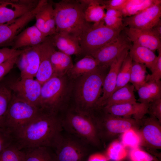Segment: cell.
I'll list each match as a JSON object with an SVG mask.
<instances>
[{"label": "cell", "instance_id": "obj_33", "mask_svg": "<svg viewBox=\"0 0 161 161\" xmlns=\"http://www.w3.org/2000/svg\"><path fill=\"white\" fill-rule=\"evenodd\" d=\"M146 68L144 64L132 61L129 82L137 90L146 82Z\"/></svg>", "mask_w": 161, "mask_h": 161}, {"label": "cell", "instance_id": "obj_24", "mask_svg": "<svg viewBox=\"0 0 161 161\" xmlns=\"http://www.w3.org/2000/svg\"><path fill=\"white\" fill-rule=\"evenodd\" d=\"M128 54L132 61L144 64L150 70L157 57L151 50L134 43L129 48Z\"/></svg>", "mask_w": 161, "mask_h": 161}, {"label": "cell", "instance_id": "obj_12", "mask_svg": "<svg viewBox=\"0 0 161 161\" xmlns=\"http://www.w3.org/2000/svg\"><path fill=\"white\" fill-rule=\"evenodd\" d=\"M6 84L15 96L39 108L42 85L38 81L34 79L20 78Z\"/></svg>", "mask_w": 161, "mask_h": 161}, {"label": "cell", "instance_id": "obj_14", "mask_svg": "<svg viewBox=\"0 0 161 161\" xmlns=\"http://www.w3.org/2000/svg\"><path fill=\"white\" fill-rule=\"evenodd\" d=\"M38 1L7 0L0 1V25L9 23L30 11Z\"/></svg>", "mask_w": 161, "mask_h": 161}, {"label": "cell", "instance_id": "obj_26", "mask_svg": "<svg viewBox=\"0 0 161 161\" xmlns=\"http://www.w3.org/2000/svg\"><path fill=\"white\" fill-rule=\"evenodd\" d=\"M84 6L85 19L88 22L98 24L103 21L105 15V6L102 4L100 0H81Z\"/></svg>", "mask_w": 161, "mask_h": 161}, {"label": "cell", "instance_id": "obj_28", "mask_svg": "<svg viewBox=\"0 0 161 161\" xmlns=\"http://www.w3.org/2000/svg\"><path fill=\"white\" fill-rule=\"evenodd\" d=\"M53 76H62L67 74L73 64L71 56L55 49L50 56Z\"/></svg>", "mask_w": 161, "mask_h": 161}, {"label": "cell", "instance_id": "obj_25", "mask_svg": "<svg viewBox=\"0 0 161 161\" xmlns=\"http://www.w3.org/2000/svg\"><path fill=\"white\" fill-rule=\"evenodd\" d=\"M100 66L96 60L90 55H86L73 64L67 75L74 80L83 75L92 72Z\"/></svg>", "mask_w": 161, "mask_h": 161}, {"label": "cell", "instance_id": "obj_17", "mask_svg": "<svg viewBox=\"0 0 161 161\" xmlns=\"http://www.w3.org/2000/svg\"><path fill=\"white\" fill-rule=\"evenodd\" d=\"M129 49L124 50L110 65L104 80L102 95L97 103V108H102L105 102L114 92L118 73L124 60L128 54Z\"/></svg>", "mask_w": 161, "mask_h": 161}, {"label": "cell", "instance_id": "obj_46", "mask_svg": "<svg viewBox=\"0 0 161 161\" xmlns=\"http://www.w3.org/2000/svg\"><path fill=\"white\" fill-rule=\"evenodd\" d=\"M87 161H108L106 156L100 153H95L90 155Z\"/></svg>", "mask_w": 161, "mask_h": 161}, {"label": "cell", "instance_id": "obj_45", "mask_svg": "<svg viewBox=\"0 0 161 161\" xmlns=\"http://www.w3.org/2000/svg\"><path fill=\"white\" fill-rule=\"evenodd\" d=\"M127 0H100L101 3L104 5L106 10L111 9L120 10L123 7Z\"/></svg>", "mask_w": 161, "mask_h": 161}, {"label": "cell", "instance_id": "obj_27", "mask_svg": "<svg viewBox=\"0 0 161 161\" xmlns=\"http://www.w3.org/2000/svg\"><path fill=\"white\" fill-rule=\"evenodd\" d=\"M134 89L132 85L128 83L117 89L106 100L103 107L114 105L136 102Z\"/></svg>", "mask_w": 161, "mask_h": 161}, {"label": "cell", "instance_id": "obj_34", "mask_svg": "<svg viewBox=\"0 0 161 161\" xmlns=\"http://www.w3.org/2000/svg\"><path fill=\"white\" fill-rule=\"evenodd\" d=\"M132 60L129 54L124 60L118 75L114 92L130 81Z\"/></svg>", "mask_w": 161, "mask_h": 161}, {"label": "cell", "instance_id": "obj_39", "mask_svg": "<svg viewBox=\"0 0 161 161\" xmlns=\"http://www.w3.org/2000/svg\"><path fill=\"white\" fill-rule=\"evenodd\" d=\"M158 55L156 62L151 70V73L146 75V82L160 81L161 78V49H159Z\"/></svg>", "mask_w": 161, "mask_h": 161}, {"label": "cell", "instance_id": "obj_15", "mask_svg": "<svg viewBox=\"0 0 161 161\" xmlns=\"http://www.w3.org/2000/svg\"><path fill=\"white\" fill-rule=\"evenodd\" d=\"M161 123L151 116L141 120L137 130L141 139V145L152 149H161Z\"/></svg>", "mask_w": 161, "mask_h": 161}, {"label": "cell", "instance_id": "obj_36", "mask_svg": "<svg viewBox=\"0 0 161 161\" xmlns=\"http://www.w3.org/2000/svg\"><path fill=\"white\" fill-rule=\"evenodd\" d=\"M127 151L121 142L116 140L109 146L106 153V157L113 161H122L126 157Z\"/></svg>", "mask_w": 161, "mask_h": 161}, {"label": "cell", "instance_id": "obj_22", "mask_svg": "<svg viewBox=\"0 0 161 161\" xmlns=\"http://www.w3.org/2000/svg\"><path fill=\"white\" fill-rule=\"evenodd\" d=\"M48 38L44 35L34 24L26 28L15 37L11 48L18 50L24 47L37 46L45 41Z\"/></svg>", "mask_w": 161, "mask_h": 161}, {"label": "cell", "instance_id": "obj_13", "mask_svg": "<svg viewBox=\"0 0 161 161\" xmlns=\"http://www.w3.org/2000/svg\"><path fill=\"white\" fill-rule=\"evenodd\" d=\"M41 0L33 10L9 23L0 25V47L12 45L15 37L29 22L35 18L39 10Z\"/></svg>", "mask_w": 161, "mask_h": 161}, {"label": "cell", "instance_id": "obj_21", "mask_svg": "<svg viewBox=\"0 0 161 161\" xmlns=\"http://www.w3.org/2000/svg\"><path fill=\"white\" fill-rule=\"evenodd\" d=\"M38 47L40 64L35 79L42 85L53 76L50 56L55 47L49 37L46 40L38 45Z\"/></svg>", "mask_w": 161, "mask_h": 161}, {"label": "cell", "instance_id": "obj_8", "mask_svg": "<svg viewBox=\"0 0 161 161\" xmlns=\"http://www.w3.org/2000/svg\"><path fill=\"white\" fill-rule=\"evenodd\" d=\"M39 110L38 107L12 94L7 112L5 127L12 134L32 120Z\"/></svg>", "mask_w": 161, "mask_h": 161}, {"label": "cell", "instance_id": "obj_30", "mask_svg": "<svg viewBox=\"0 0 161 161\" xmlns=\"http://www.w3.org/2000/svg\"><path fill=\"white\" fill-rule=\"evenodd\" d=\"M49 147H38L21 150L24 153V161H56L55 153Z\"/></svg>", "mask_w": 161, "mask_h": 161}, {"label": "cell", "instance_id": "obj_37", "mask_svg": "<svg viewBox=\"0 0 161 161\" xmlns=\"http://www.w3.org/2000/svg\"><path fill=\"white\" fill-rule=\"evenodd\" d=\"M121 142L125 147L132 148L138 147L141 144V139L137 130L129 129L122 134Z\"/></svg>", "mask_w": 161, "mask_h": 161}, {"label": "cell", "instance_id": "obj_29", "mask_svg": "<svg viewBox=\"0 0 161 161\" xmlns=\"http://www.w3.org/2000/svg\"><path fill=\"white\" fill-rule=\"evenodd\" d=\"M141 103L149 104L161 98V82H146L137 90Z\"/></svg>", "mask_w": 161, "mask_h": 161}, {"label": "cell", "instance_id": "obj_31", "mask_svg": "<svg viewBox=\"0 0 161 161\" xmlns=\"http://www.w3.org/2000/svg\"><path fill=\"white\" fill-rule=\"evenodd\" d=\"M159 0H127L119 10L125 17L131 16L142 12Z\"/></svg>", "mask_w": 161, "mask_h": 161}, {"label": "cell", "instance_id": "obj_44", "mask_svg": "<svg viewBox=\"0 0 161 161\" xmlns=\"http://www.w3.org/2000/svg\"><path fill=\"white\" fill-rule=\"evenodd\" d=\"M19 55L12 57L0 64V81L13 68Z\"/></svg>", "mask_w": 161, "mask_h": 161}, {"label": "cell", "instance_id": "obj_3", "mask_svg": "<svg viewBox=\"0 0 161 161\" xmlns=\"http://www.w3.org/2000/svg\"><path fill=\"white\" fill-rule=\"evenodd\" d=\"M56 32L68 34L78 39L92 24L86 20L81 0H62L53 2Z\"/></svg>", "mask_w": 161, "mask_h": 161}, {"label": "cell", "instance_id": "obj_23", "mask_svg": "<svg viewBox=\"0 0 161 161\" xmlns=\"http://www.w3.org/2000/svg\"><path fill=\"white\" fill-rule=\"evenodd\" d=\"M54 47L66 55H83L78 39L67 34L55 32L49 36Z\"/></svg>", "mask_w": 161, "mask_h": 161}, {"label": "cell", "instance_id": "obj_43", "mask_svg": "<svg viewBox=\"0 0 161 161\" xmlns=\"http://www.w3.org/2000/svg\"><path fill=\"white\" fill-rule=\"evenodd\" d=\"M148 114L161 122V98L148 104Z\"/></svg>", "mask_w": 161, "mask_h": 161}, {"label": "cell", "instance_id": "obj_41", "mask_svg": "<svg viewBox=\"0 0 161 161\" xmlns=\"http://www.w3.org/2000/svg\"><path fill=\"white\" fill-rule=\"evenodd\" d=\"M13 140L11 132L5 127L0 126V154L12 144Z\"/></svg>", "mask_w": 161, "mask_h": 161}, {"label": "cell", "instance_id": "obj_16", "mask_svg": "<svg viewBox=\"0 0 161 161\" xmlns=\"http://www.w3.org/2000/svg\"><path fill=\"white\" fill-rule=\"evenodd\" d=\"M40 64L38 45L26 47L25 50L18 56L16 63L20 71L21 78L32 79L36 76Z\"/></svg>", "mask_w": 161, "mask_h": 161}, {"label": "cell", "instance_id": "obj_7", "mask_svg": "<svg viewBox=\"0 0 161 161\" xmlns=\"http://www.w3.org/2000/svg\"><path fill=\"white\" fill-rule=\"evenodd\" d=\"M123 30L109 27L104 21L92 24L79 38L83 55H91L116 38Z\"/></svg>", "mask_w": 161, "mask_h": 161}, {"label": "cell", "instance_id": "obj_18", "mask_svg": "<svg viewBox=\"0 0 161 161\" xmlns=\"http://www.w3.org/2000/svg\"><path fill=\"white\" fill-rule=\"evenodd\" d=\"M53 2L41 0L39 10L35 16V25L45 37H48L56 32Z\"/></svg>", "mask_w": 161, "mask_h": 161}, {"label": "cell", "instance_id": "obj_11", "mask_svg": "<svg viewBox=\"0 0 161 161\" xmlns=\"http://www.w3.org/2000/svg\"><path fill=\"white\" fill-rule=\"evenodd\" d=\"M161 1L134 16L125 17L124 27L141 30L151 29L161 21Z\"/></svg>", "mask_w": 161, "mask_h": 161}, {"label": "cell", "instance_id": "obj_5", "mask_svg": "<svg viewBox=\"0 0 161 161\" xmlns=\"http://www.w3.org/2000/svg\"><path fill=\"white\" fill-rule=\"evenodd\" d=\"M61 118L63 128L70 134L87 144L96 147L100 145L92 112L83 111L73 106L68 109L64 117Z\"/></svg>", "mask_w": 161, "mask_h": 161}, {"label": "cell", "instance_id": "obj_20", "mask_svg": "<svg viewBox=\"0 0 161 161\" xmlns=\"http://www.w3.org/2000/svg\"><path fill=\"white\" fill-rule=\"evenodd\" d=\"M148 104L136 102L114 105L103 107L106 112L115 116L131 117L137 121L148 114Z\"/></svg>", "mask_w": 161, "mask_h": 161}, {"label": "cell", "instance_id": "obj_4", "mask_svg": "<svg viewBox=\"0 0 161 161\" xmlns=\"http://www.w3.org/2000/svg\"><path fill=\"white\" fill-rule=\"evenodd\" d=\"M73 83L67 75L53 76L42 85L39 109L58 114L66 109L72 97Z\"/></svg>", "mask_w": 161, "mask_h": 161}, {"label": "cell", "instance_id": "obj_35", "mask_svg": "<svg viewBox=\"0 0 161 161\" xmlns=\"http://www.w3.org/2000/svg\"><path fill=\"white\" fill-rule=\"evenodd\" d=\"M123 17L122 14L120 11L107 9L103 21L105 24L109 27L115 29H123L125 27Z\"/></svg>", "mask_w": 161, "mask_h": 161}, {"label": "cell", "instance_id": "obj_10", "mask_svg": "<svg viewBox=\"0 0 161 161\" xmlns=\"http://www.w3.org/2000/svg\"><path fill=\"white\" fill-rule=\"evenodd\" d=\"M131 42L123 32L112 41L91 55L102 67H109L112 62L124 50L129 48Z\"/></svg>", "mask_w": 161, "mask_h": 161}, {"label": "cell", "instance_id": "obj_42", "mask_svg": "<svg viewBox=\"0 0 161 161\" xmlns=\"http://www.w3.org/2000/svg\"><path fill=\"white\" fill-rule=\"evenodd\" d=\"M25 49L16 50L7 47L0 48V64L12 57L19 55Z\"/></svg>", "mask_w": 161, "mask_h": 161}, {"label": "cell", "instance_id": "obj_9", "mask_svg": "<svg viewBox=\"0 0 161 161\" xmlns=\"http://www.w3.org/2000/svg\"><path fill=\"white\" fill-rule=\"evenodd\" d=\"M86 145L71 134H61L54 148L56 161H85L88 155Z\"/></svg>", "mask_w": 161, "mask_h": 161}, {"label": "cell", "instance_id": "obj_40", "mask_svg": "<svg viewBox=\"0 0 161 161\" xmlns=\"http://www.w3.org/2000/svg\"><path fill=\"white\" fill-rule=\"evenodd\" d=\"M129 156L131 161H158L155 157L138 147L131 149Z\"/></svg>", "mask_w": 161, "mask_h": 161}, {"label": "cell", "instance_id": "obj_2", "mask_svg": "<svg viewBox=\"0 0 161 161\" xmlns=\"http://www.w3.org/2000/svg\"><path fill=\"white\" fill-rule=\"evenodd\" d=\"M109 68L100 66L73 80L72 95L75 103L73 106L89 113H92L96 109Z\"/></svg>", "mask_w": 161, "mask_h": 161}, {"label": "cell", "instance_id": "obj_6", "mask_svg": "<svg viewBox=\"0 0 161 161\" xmlns=\"http://www.w3.org/2000/svg\"><path fill=\"white\" fill-rule=\"evenodd\" d=\"M93 114L100 140H110L131 128L137 130L141 121L131 117H121L111 114L105 112L102 108L96 109Z\"/></svg>", "mask_w": 161, "mask_h": 161}, {"label": "cell", "instance_id": "obj_47", "mask_svg": "<svg viewBox=\"0 0 161 161\" xmlns=\"http://www.w3.org/2000/svg\"><path fill=\"white\" fill-rule=\"evenodd\" d=\"M152 31L161 39V21L151 29Z\"/></svg>", "mask_w": 161, "mask_h": 161}, {"label": "cell", "instance_id": "obj_1", "mask_svg": "<svg viewBox=\"0 0 161 161\" xmlns=\"http://www.w3.org/2000/svg\"><path fill=\"white\" fill-rule=\"evenodd\" d=\"M63 129L58 114L40 110L32 120L12 133V144L20 150L38 147L54 148Z\"/></svg>", "mask_w": 161, "mask_h": 161}, {"label": "cell", "instance_id": "obj_32", "mask_svg": "<svg viewBox=\"0 0 161 161\" xmlns=\"http://www.w3.org/2000/svg\"><path fill=\"white\" fill-rule=\"evenodd\" d=\"M12 97V93L6 83H0V126L5 127L7 109Z\"/></svg>", "mask_w": 161, "mask_h": 161}, {"label": "cell", "instance_id": "obj_19", "mask_svg": "<svg viewBox=\"0 0 161 161\" xmlns=\"http://www.w3.org/2000/svg\"><path fill=\"white\" fill-rule=\"evenodd\" d=\"M123 30L129 40L154 52L161 49V39L151 30L125 27Z\"/></svg>", "mask_w": 161, "mask_h": 161}, {"label": "cell", "instance_id": "obj_38", "mask_svg": "<svg viewBox=\"0 0 161 161\" xmlns=\"http://www.w3.org/2000/svg\"><path fill=\"white\" fill-rule=\"evenodd\" d=\"M24 153L12 143L0 154V161H24Z\"/></svg>", "mask_w": 161, "mask_h": 161}]
</instances>
